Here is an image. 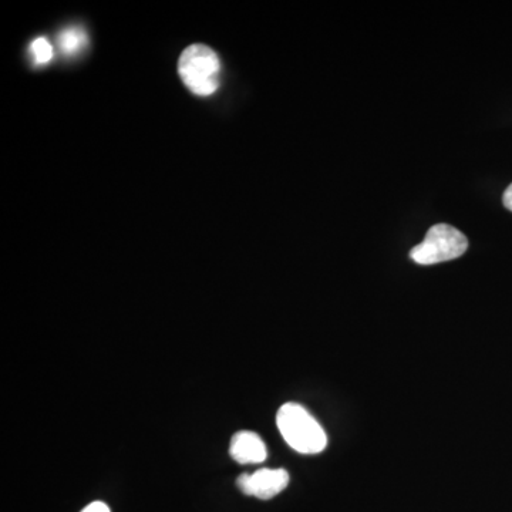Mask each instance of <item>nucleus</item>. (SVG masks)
<instances>
[{
  "label": "nucleus",
  "mask_w": 512,
  "mask_h": 512,
  "mask_svg": "<svg viewBox=\"0 0 512 512\" xmlns=\"http://www.w3.org/2000/svg\"><path fill=\"white\" fill-rule=\"evenodd\" d=\"M229 456L239 464L264 463L268 457V448L254 431H238L229 444Z\"/></svg>",
  "instance_id": "obj_5"
},
{
  "label": "nucleus",
  "mask_w": 512,
  "mask_h": 512,
  "mask_svg": "<svg viewBox=\"0 0 512 512\" xmlns=\"http://www.w3.org/2000/svg\"><path fill=\"white\" fill-rule=\"evenodd\" d=\"M178 73L187 89L197 96H211L220 87V59H218L217 53L208 46L192 45L187 47L180 57Z\"/></svg>",
  "instance_id": "obj_2"
},
{
  "label": "nucleus",
  "mask_w": 512,
  "mask_h": 512,
  "mask_svg": "<svg viewBox=\"0 0 512 512\" xmlns=\"http://www.w3.org/2000/svg\"><path fill=\"white\" fill-rule=\"evenodd\" d=\"M87 45V35L83 29L69 28L64 29L59 35V46L62 53L66 56H74L82 52Z\"/></svg>",
  "instance_id": "obj_6"
},
{
  "label": "nucleus",
  "mask_w": 512,
  "mask_h": 512,
  "mask_svg": "<svg viewBox=\"0 0 512 512\" xmlns=\"http://www.w3.org/2000/svg\"><path fill=\"white\" fill-rule=\"evenodd\" d=\"M468 241L463 232L447 224H437L427 231L421 244L410 251V258L420 265L441 264L460 258L467 251Z\"/></svg>",
  "instance_id": "obj_3"
},
{
  "label": "nucleus",
  "mask_w": 512,
  "mask_h": 512,
  "mask_svg": "<svg viewBox=\"0 0 512 512\" xmlns=\"http://www.w3.org/2000/svg\"><path fill=\"white\" fill-rule=\"evenodd\" d=\"M288 471L278 468H262L252 474H242L238 477L237 485L245 495L259 498V500H271L288 487Z\"/></svg>",
  "instance_id": "obj_4"
},
{
  "label": "nucleus",
  "mask_w": 512,
  "mask_h": 512,
  "mask_svg": "<svg viewBox=\"0 0 512 512\" xmlns=\"http://www.w3.org/2000/svg\"><path fill=\"white\" fill-rule=\"evenodd\" d=\"M279 433L302 454H319L328 446V436L318 420L301 404L286 403L276 414Z\"/></svg>",
  "instance_id": "obj_1"
},
{
  "label": "nucleus",
  "mask_w": 512,
  "mask_h": 512,
  "mask_svg": "<svg viewBox=\"0 0 512 512\" xmlns=\"http://www.w3.org/2000/svg\"><path fill=\"white\" fill-rule=\"evenodd\" d=\"M503 202L504 207L507 208L508 211L512 212V184L507 188V190H505Z\"/></svg>",
  "instance_id": "obj_9"
},
{
  "label": "nucleus",
  "mask_w": 512,
  "mask_h": 512,
  "mask_svg": "<svg viewBox=\"0 0 512 512\" xmlns=\"http://www.w3.org/2000/svg\"><path fill=\"white\" fill-rule=\"evenodd\" d=\"M30 53H32L33 62L37 66H45L55 55L53 53V46L50 45L49 40L45 39V37H37V39L33 40L32 45H30Z\"/></svg>",
  "instance_id": "obj_7"
},
{
  "label": "nucleus",
  "mask_w": 512,
  "mask_h": 512,
  "mask_svg": "<svg viewBox=\"0 0 512 512\" xmlns=\"http://www.w3.org/2000/svg\"><path fill=\"white\" fill-rule=\"evenodd\" d=\"M82 512H111L109 505L101 503V501H96V503H92L87 505L86 508Z\"/></svg>",
  "instance_id": "obj_8"
}]
</instances>
